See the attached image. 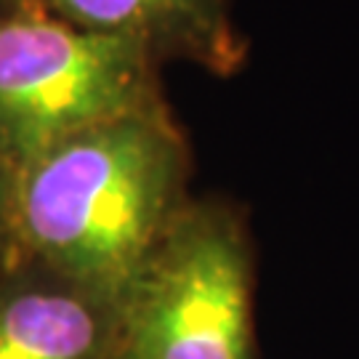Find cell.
Segmentation results:
<instances>
[{
	"label": "cell",
	"instance_id": "obj_4",
	"mask_svg": "<svg viewBox=\"0 0 359 359\" xmlns=\"http://www.w3.org/2000/svg\"><path fill=\"white\" fill-rule=\"evenodd\" d=\"M123 298L35 258L0 266V359H120Z\"/></svg>",
	"mask_w": 359,
	"mask_h": 359
},
{
	"label": "cell",
	"instance_id": "obj_5",
	"mask_svg": "<svg viewBox=\"0 0 359 359\" xmlns=\"http://www.w3.org/2000/svg\"><path fill=\"white\" fill-rule=\"evenodd\" d=\"M104 38L123 40L160 65L234 75L248 59L231 0H22Z\"/></svg>",
	"mask_w": 359,
	"mask_h": 359
},
{
	"label": "cell",
	"instance_id": "obj_3",
	"mask_svg": "<svg viewBox=\"0 0 359 359\" xmlns=\"http://www.w3.org/2000/svg\"><path fill=\"white\" fill-rule=\"evenodd\" d=\"M160 69L136 46L0 0V152L16 170L77 130L163 107Z\"/></svg>",
	"mask_w": 359,
	"mask_h": 359
},
{
	"label": "cell",
	"instance_id": "obj_2",
	"mask_svg": "<svg viewBox=\"0 0 359 359\" xmlns=\"http://www.w3.org/2000/svg\"><path fill=\"white\" fill-rule=\"evenodd\" d=\"M120 359H258L256 248L224 197H189L123 304Z\"/></svg>",
	"mask_w": 359,
	"mask_h": 359
},
{
	"label": "cell",
	"instance_id": "obj_1",
	"mask_svg": "<svg viewBox=\"0 0 359 359\" xmlns=\"http://www.w3.org/2000/svg\"><path fill=\"white\" fill-rule=\"evenodd\" d=\"M192 154L168 104L96 123L16 168V253L126 301L189 203Z\"/></svg>",
	"mask_w": 359,
	"mask_h": 359
},
{
	"label": "cell",
	"instance_id": "obj_6",
	"mask_svg": "<svg viewBox=\"0 0 359 359\" xmlns=\"http://www.w3.org/2000/svg\"><path fill=\"white\" fill-rule=\"evenodd\" d=\"M13 179L16 170L8 157L0 152V266L16 258V237H13Z\"/></svg>",
	"mask_w": 359,
	"mask_h": 359
}]
</instances>
